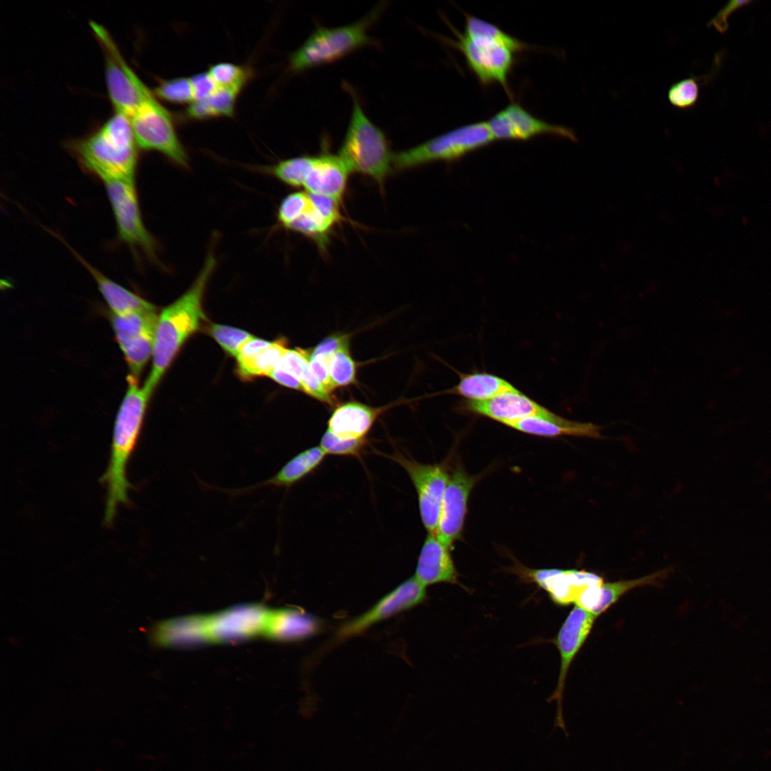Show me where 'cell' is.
<instances>
[{
    "label": "cell",
    "mask_w": 771,
    "mask_h": 771,
    "mask_svg": "<svg viewBox=\"0 0 771 771\" xmlns=\"http://www.w3.org/2000/svg\"><path fill=\"white\" fill-rule=\"evenodd\" d=\"M312 156H302L278 161L271 172L281 182L293 187L303 186Z\"/></svg>",
    "instance_id": "obj_32"
},
{
    "label": "cell",
    "mask_w": 771,
    "mask_h": 771,
    "mask_svg": "<svg viewBox=\"0 0 771 771\" xmlns=\"http://www.w3.org/2000/svg\"><path fill=\"white\" fill-rule=\"evenodd\" d=\"M752 1H730L724 7H722L716 15L712 17L707 24L708 27H714L719 33L724 34L727 31L729 27L728 20L730 16L736 11L742 9L744 6H747L751 4Z\"/></svg>",
    "instance_id": "obj_40"
},
{
    "label": "cell",
    "mask_w": 771,
    "mask_h": 771,
    "mask_svg": "<svg viewBox=\"0 0 771 771\" xmlns=\"http://www.w3.org/2000/svg\"><path fill=\"white\" fill-rule=\"evenodd\" d=\"M128 386L114 421L110 459L100 480L107 488L104 521L113 523L117 508L128 502L131 488L127 478V465L136 446L151 394L140 387L138 379L128 375Z\"/></svg>",
    "instance_id": "obj_2"
},
{
    "label": "cell",
    "mask_w": 771,
    "mask_h": 771,
    "mask_svg": "<svg viewBox=\"0 0 771 771\" xmlns=\"http://www.w3.org/2000/svg\"><path fill=\"white\" fill-rule=\"evenodd\" d=\"M346 348H348L347 336H331L319 343L310 354L313 356L328 359L336 352Z\"/></svg>",
    "instance_id": "obj_41"
},
{
    "label": "cell",
    "mask_w": 771,
    "mask_h": 771,
    "mask_svg": "<svg viewBox=\"0 0 771 771\" xmlns=\"http://www.w3.org/2000/svg\"><path fill=\"white\" fill-rule=\"evenodd\" d=\"M79 261L88 270L97 283L98 288L112 314L123 315L136 312H156V307L138 295L125 288L101 273L69 247Z\"/></svg>",
    "instance_id": "obj_23"
},
{
    "label": "cell",
    "mask_w": 771,
    "mask_h": 771,
    "mask_svg": "<svg viewBox=\"0 0 771 771\" xmlns=\"http://www.w3.org/2000/svg\"><path fill=\"white\" fill-rule=\"evenodd\" d=\"M271 343L272 342L253 336L242 346L236 359L249 358L267 348Z\"/></svg>",
    "instance_id": "obj_44"
},
{
    "label": "cell",
    "mask_w": 771,
    "mask_h": 771,
    "mask_svg": "<svg viewBox=\"0 0 771 771\" xmlns=\"http://www.w3.org/2000/svg\"><path fill=\"white\" fill-rule=\"evenodd\" d=\"M474 483V478L463 468H456L449 475L435 533L449 548L461 536L468 497Z\"/></svg>",
    "instance_id": "obj_17"
},
{
    "label": "cell",
    "mask_w": 771,
    "mask_h": 771,
    "mask_svg": "<svg viewBox=\"0 0 771 771\" xmlns=\"http://www.w3.org/2000/svg\"><path fill=\"white\" fill-rule=\"evenodd\" d=\"M378 9L351 24L317 28L290 56L291 70L306 69L338 60L354 50L371 44L368 30Z\"/></svg>",
    "instance_id": "obj_5"
},
{
    "label": "cell",
    "mask_w": 771,
    "mask_h": 771,
    "mask_svg": "<svg viewBox=\"0 0 771 771\" xmlns=\"http://www.w3.org/2000/svg\"><path fill=\"white\" fill-rule=\"evenodd\" d=\"M378 415L368 405L349 402L337 407L328 423V430L342 440L366 438Z\"/></svg>",
    "instance_id": "obj_24"
},
{
    "label": "cell",
    "mask_w": 771,
    "mask_h": 771,
    "mask_svg": "<svg viewBox=\"0 0 771 771\" xmlns=\"http://www.w3.org/2000/svg\"><path fill=\"white\" fill-rule=\"evenodd\" d=\"M194 101L210 96L218 87L208 72L200 73L190 78Z\"/></svg>",
    "instance_id": "obj_42"
},
{
    "label": "cell",
    "mask_w": 771,
    "mask_h": 771,
    "mask_svg": "<svg viewBox=\"0 0 771 771\" xmlns=\"http://www.w3.org/2000/svg\"><path fill=\"white\" fill-rule=\"evenodd\" d=\"M286 348L281 341L272 342L270 346L246 359H238V371L241 378L268 376L277 366Z\"/></svg>",
    "instance_id": "obj_31"
},
{
    "label": "cell",
    "mask_w": 771,
    "mask_h": 771,
    "mask_svg": "<svg viewBox=\"0 0 771 771\" xmlns=\"http://www.w3.org/2000/svg\"><path fill=\"white\" fill-rule=\"evenodd\" d=\"M331 381L334 387L352 383L356 378V365L350 356L348 348L333 354L328 361Z\"/></svg>",
    "instance_id": "obj_35"
},
{
    "label": "cell",
    "mask_w": 771,
    "mask_h": 771,
    "mask_svg": "<svg viewBox=\"0 0 771 771\" xmlns=\"http://www.w3.org/2000/svg\"><path fill=\"white\" fill-rule=\"evenodd\" d=\"M309 194L296 191L287 195L281 202L277 218L278 223L285 228L300 218L311 206Z\"/></svg>",
    "instance_id": "obj_38"
},
{
    "label": "cell",
    "mask_w": 771,
    "mask_h": 771,
    "mask_svg": "<svg viewBox=\"0 0 771 771\" xmlns=\"http://www.w3.org/2000/svg\"><path fill=\"white\" fill-rule=\"evenodd\" d=\"M666 570H662L640 578L608 583L603 581L596 585L594 588V607L591 613L598 617L628 592L638 587L656 585L659 580L666 575Z\"/></svg>",
    "instance_id": "obj_27"
},
{
    "label": "cell",
    "mask_w": 771,
    "mask_h": 771,
    "mask_svg": "<svg viewBox=\"0 0 771 771\" xmlns=\"http://www.w3.org/2000/svg\"><path fill=\"white\" fill-rule=\"evenodd\" d=\"M408 473L417 493L420 515L428 533L435 535L449 474L440 464L419 463L400 452L386 455Z\"/></svg>",
    "instance_id": "obj_12"
},
{
    "label": "cell",
    "mask_w": 771,
    "mask_h": 771,
    "mask_svg": "<svg viewBox=\"0 0 771 771\" xmlns=\"http://www.w3.org/2000/svg\"><path fill=\"white\" fill-rule=\"evenodd\" d=\"M104 184L119 238L131 248L142 251L151 260H156L157 244L143 224L134 181Z\"/></svg>",
    "instance_id": "obj_11"
},
{
    "label": "cell",
    "mask_w": 771,
    "mask_h": 771,
    "mask_svg": "<svg viewBox=\"0 0 771 771\" xmlns=\"http://www.w3.org/2000/svg\"><path fill=\"white\" fill-rule=\"evenodd\" d=\"M425 588L414 576L409 578L368 610L345 623L338 636L343 638L361 633L377 623L420 604L426 598Z\"/></svg>",
    "instance_id": "obj_16"
},
{
    "label": "cell",
    "mask_w": 771,
    "mask_h": 771,
    "mask_svg": "<svg viewBox=\"0 0 771 771\" xmlns=\"http://www.w3.org/2000/svg\"><path fill=\"white\" fill-rule=\"evenodd\" d=\"M268 376L281 385L291 388L303 390V386L301 381L283 368L276 367Z\"/></svg>",
    "instance_id": "obj_45"
},
{
    "label": "cell",
    "mask_w": 771,
    "mask_h": 771,
    "mask_svg": "<svg viewBox=\"0 0 771 771\" xmlns=\"http://www.w3.org/2000/svg\"><path fill=\"white\" fill-rule=\"evenodd\" d=\"M115 338L131 376L138 378L150 356L158 316L156 312H136L111 316Z\"/></svg>",
    "instance_id": "obj_13"
},
{
    "label": "cell",
    "mask_w": 771,
    "mask_h": 771,
    "mask_svg": "<svg viewBox=\"0 0 771 771\" xmlns=\"http://www.w3.org/2000/svg\"><path fill=\"white\" fill-rule=\"evenodd\" d=\"M351 171L338 156L330 153L312 156L303 187L308 193L342 202Z\"/></svg>",
    "instance_id": "obj_20"
},
{
    "label": "cell",
    "mask_w": 771,
    "mask_h": 771,
    "mask_svg": "<svg viewBox=\"0 0 771 771\" xmlns=\"http://www.w3.org/2000/svg\"><path fill=\"white\" fill-rule=\"evenodd\" d=\"M517 390L506 380L484 372L461 374L458 383L448 390L467 400L483 401L503 393Z\"/></svg>",
    "instance_id": "obj_26"
},
{
    "label": "cell",
    "mask_w": 771,
    "mask_h": 771,
    "mask_svg": "<svg viewBox=\"0 0 771 771\" xmlns=\"http://www.w3.org/2000/svg\"><path fill=\"white\" fill-rule=\"evenodd\" d=\"M216 264L214 256L210 253L192 286L158 316L153 339L152 368L143 386L151 394L181 346L199 329L205 320L202 300Z\"/></svg>",
    "instance_id": "obj_3"
},
{
    "label": "cell",
    "mask_w": 771,
    "mask_h": 771,
    "mask_svg": "<svg viewBox=\"0 0 771 771\" xmlns=\"http://www.w3.org/2000/svg\"><path fill=\"white\" fill-rule=\"evenodd\" d=\"M702 78L703 76H690L672 84L667 92L670 104L680 109L693 107L700 96L698 81Z\"/></svg>",
    "instance_id": "obj_33"
},
{
    "label": "cell",
    "mask_w": 771,
    "mask_h": 771,
    "mask_svg": "<svg viewBox=\"0 0 771 771\" xmlns=\"http://www.w3.org/2000/svg\"><path fill=\"white\" fill-rule=\"evenodd\" d=\"M530 576L561 605L575 603L588 588L603 582L596 573L578 570H536Z\"/></svg>",
    "instance_id": "obj_19"
},
{
    "label": "cell",
    "mask_w": 771,
    "mask_h": 771,
    "mask_svg": "<svg viewBox=\"0 0 771 771\" xmlns=\"http://www.w3.org/2000/svg\"><path fill=\"white\" fill-rule=\"evenodd\" d=\"M306 356L308 361L309 367L320 381V383L331 392L333 388V386L331 381L329 371H328V359H326L321 357L313 356L310 353L306 351Z\"/></svg>",
    "instance_id": "obj_43"
},
{
    "label": "cell",
    "mask_w": 771,
    "mask_h": 771,
    "mask_svg": "<svg viewBox=\"0 0 771 771\" xmlns=\"http://www.w3.org/2000/svg\"><path fill=\"white\" fill-rule=\"evenodd\" d=\"M493 141L485 121L468 124L394 153L393 169L401 171L434 161L456 160Z\"/></svg>",
    "instance_id": "obj_6"
},
{
    "label": "cell",
    "mask_w": 771,
    "mask_h": 771,
    "mask_svg": "<svg viewBox=\"0 0 771 771\" xmlns=\"http://www.w3.org/2000/svg\"><path fill=\"white\" fill-rule=\"evenodd\" d=\"M128 119L139 148L158 151L178 166L188 167V156L178 138L171 114L155 94Z\"/></svg>",
    "instance_id": "obj_10"
},
{
    "label": "cell",
    "mask_w": 771,
    "mask_h": 771,
    "mask_svg": "<svg viewBox=\"0 0 771 771\" xmlns=\"http://www.w3.org/2000/svg\"><path fill=\"white\" fill-rule=\"evenodd\" d=\"M449 550L435 535L428 533L413 576L425 587L441 583H458V573Z\"/></svg>",
    "instance_id": "obj_21"
},
{
    "label": "cell",
    "mask_w": 771,
    "mask_h": 771,
    "mask_svg": "<svg viewBox=\"0 0 771 771\" xmlns=\"http://www.w3.org/2000/svg\"><path fill=\"white\" fill-rule=\"evenodd\" d=\"M462 408L465 411L491 418L507 426L523 418L546 416L551 413L518 389L486 400H466Z\"/></svg>",
    "instance_id": "obj_18"
},
{
    "label": "cell",
    "mask_w": 771,
    "mask_h": 771,
    "mask_svg": "<svg viewBox=\"0 0 771 771\" xmlns=\"http://www.w3.org/2000/svg\"><path fill=\"white\" fill-rule=\"evenodd\" d=\"M351 116L338 152L351 172L372 178L382 189L393 169V156L384 133L366 115L355 93Z\"/></svg>",
    "instance_id": "obj_4"
},
{
    "label": "cell",
    "mask_w": 771,
    "mask_h": 771,
    "mask_svg": "<svg viewBox=\"0 0 771 771\" xmlns=\"http://www.w3.org/2000/svg\"><path fill=\"white\" fill-rule=\"evenodd\" d=\"M153 94L164 101L176 104L194 101L190 78H176L161 80L153 90Z\"/></svg>",
    "instance_id": "obj_36"
},
{
    "label": "cell",
    "mask_w": 771,
    "mask_h": 771,
    "mask_svg": "<svg viewBox=\"0 0 771 771\" xmlns=\"http://www.w3.org/2000/svg\"><path fill=\"white\" fill-rule=\"evenodd\" d=\"M455 39L442 40L455 48L464 56L468 69L481 86L498 84L511 96L508 80L515 63V53L503 44L488 38L471 37L449 24Z\"/></svg>",
    "instance_id": "obj_9"
},
{
    "label": "cell",
    "mask_w": 771,
    "mask_h": 771,
    "mask_svg": "<svg viewBox=\"0 0 771 771\" xmlns=\"http://www.w3.org/2000/svg\"><path fill=\"white\" fill-rule=\"evenodd\" d=\"M208 72L218 86L231 88L238 91L250 76L247 69L231 63L214 64L210 67Z\"/></svg>",
    "instance_id": "obj_37"
},
{
    "label": "cell",
    "mask_w": 771,
    "mask_h": 771,
    "mask_svg": "<svg viewBox=\"0 0 771 771\" xmlns=\"http://www.w3.org/2000/svg\"><path fill=\"white\" fill-rule=\"evenodd\" d=\"M519 431L538 436L561 435L600 437V428L590 423H578L565 419L553 413L546 416H531L508 425Z\"/></svg>",
    "instance_id": "obj_25"
},
{
    "label": "cell",
    "mask_w": 771,
    "mask_h": 771,
    "mask_svg": "<svg viewBox=\"0 0 771 771\" xmlns=\"http://www.w3.org/2000/svg\"><path fill=\"white\" fill-rule=\"evenodd\" d=\"M485 122L494 141H527L541 135L577 141L572 128L539 119L516 101L510 102Z\"/></svg>",
    "instance_id": "obj_15"
},
{
    "label": "cell",
    "mask_w": 771,
    "mask_h": 771,
    "mask_svg": "<svg viewBox=\"0 0 771 771\" xmlns=\"http://www.w3.org/2000/svg\"><path fill=\"white\" fill-rule=\"evenodd\" d=\"M367 445L366 438L342 440L326 430L321 438L320 446L327 455L361 457Z\"/></svg>",
    "instance_id": "obj_39"
},
{
    "label": "cell",
    "mask_w": 771,
    "mask_h": 771,
    "mask_svg": "<svg viewBox=\"0 0 771 771\" xmlns=\"http://www.w3.org/2000/svg\"><path fill=\"white\" fill-rule=\"evenodd\" d=\"M67 148L82 168L104 183L134 181L139 148L123 114L114 112L92 132L69 141Z\"/></svg>",
    "instance_id": "obj_1"
},
{
    "label": "cell",
    "mask_w": 771,
    "mask_h": 771,
    "mask_svg": "<svg viewBox=\"0 0 771 771\" xmlns=\"http://www.w3.org/2000/svg\"><path fill=\"white\" fill-rule=\"evenodd\" d=\"M465 30L468 36H480L498 42L512 51L523 52L531 49L530 46L504 31L498 26L475 16L465 14Z\"/></svg>",
    "instance_id": "obj_30"
},
{
    "label": "cell",
    "mask_w": 771,
    "mask_h": 771,
    "mask_svg": "<svg viewBox=\"0 0 771 771\" xmlns=\"http://www.w3.org/2000/svg\"><path fill=\"white\" fill-rule=\"evenodd\" d=\"M597 618L593 613L575 605L562 624L554 640L560 653V673L557 687L548 701L550 702L553 700L557 701L553 730L556 727L562 729L567 737L569 735L562 709L565 681L571 663L589 636Z\"/></svg>",
    "instance_id": "obj_14"
},
{
    "label": "cell",
    "mask_w": 771,
    "mask_h": 771,
    "mask_svg": "<svg viewBox=\"0 0 771 771\" xmlns=\"http://www.w3.org/2000/svg\"><path fill=\"white\" fill-rule=\"evenodd\" d=\"M274 610L245 607L216 615L183 620L186 641H217L248 638L261 634L271 638Z\"/></svg>",
    "instance_id": "obj_7"
},
{
    "label": "cell",
    "mask_w": 771,
    "mask_h": 771,
    "mask_svg": "<svg viewBox=\"0 0 771 771\" xmlns=\"http://www.w3.org/2000/svg\"><path fill=\"white\" fill-rule=\"evenodd\" d=\"M90 25L104 51L106 87L114 112L128 119L153 91L128 64L109 31L96 22Z\"/></svg>",
    "instance_id": "obj_8"
},
{
    "label": "cell",
    "mask_w": 771,
    "mask_h": 771,
    "mask_svg": "<svg viewBox=\"0 0 771 771\" xmlns=\"http://www.w3.org/2000/svg\"><path fill=\"white\" fill-rule=\"evenodd\" d=\"M238 91L218 86L208 98L194 101L186 110V116L193 119H204L213 116H231L234 113Z\"/></svg>",
    "instance_id": "obj_28"
},
{
    "label": "cell",
    "mask_w": 771,
    "mask_h": 771,
    "mask_svg": "<svg viewBox=\"0 0 771 771\" xmlns=\"http://www.w3.org/2000/svg\"><path fill=\"white\" fill-rule=\"evenodd\" d=\"M208 331L227 353L236 358L242 346L253 337L246 331L217 323L211 324Z\"/></svg>",
    "instance_id": "obj_34"
},
{
    "label": "cell",
    "mask_w": 771,
    "mask_h": 771,
    "mask_svg": "<svg viewBox=\"0 0 771 771\" xmlns=\"http://www.w3.org/2000/svg\"><path fill=\"white\" fill-rule=\"evenodd\" d=\"M336 226V224L326 219L313 206L311 202L308 209L291 223L287 229L294 231L308 237L315 242L321 251H325L329 242L330 236Z\"/></svg>",
    "instance_id": "obj_29"
},
{
    "label": "cell",
    "mask_w": 771,
    "mask_h": 771,
    "mask_svg": "<svg viewBox=\"0 0 771 771\" xmlns=\"http://www.w3.org/2000/svg\"><path fill=\"white\" fill-rule=\"evenodd\" d=\"M326 455L321 446L308 448L293 456L268 479L251 486L229 490L228 493L240 495L265 487H291L313 473L322 463Z\"/></svg>",
    "instance_id": "obj_22"
}]
</instances>
